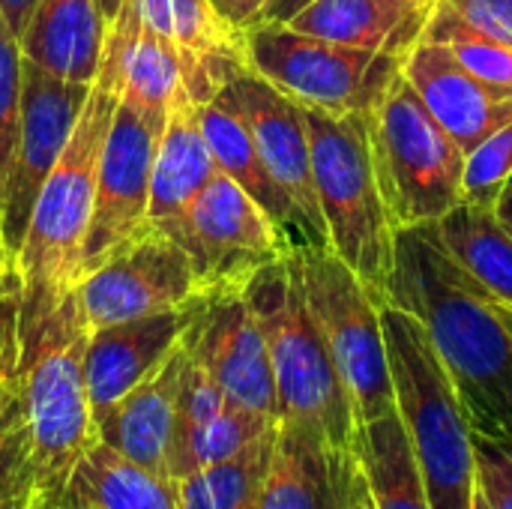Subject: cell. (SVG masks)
I'll list each match as a JSON object with an SVG mask.
<instances>
[{"label":"cell","instance_id":"cell-1","mask_svg":"<svg viewBox=\"0 0 512 509\" xmlns=\"http://www.w3.org/2000/svg\"><path fill=\"white\" fill-rule=\"evenodd\" d=\"M384 303L426 327L471 429L489 438H512L510 330L501 306L453 261L435 222L396 231Z\"/></svg>","mask_w":512,"mask_h":509},{"label":"cell","instance_id":"cell-2","mask_svg":"<svg viewBox=\"0 0 512 509\" xmlns=\"http://www.w3.org/2000/svg\"><path fill=\"white\" fill-rule=\"evenodd\" d=\"M90 321L78 285L24 282L18 309V378L33 435L27 509H57L81 459L99 441L87 396Z\"/></svg>","mask_w":512,"mask_h":509},{"label":"cell","instance_id":"cell-3","mask_svg":"<svg viewBox=\"0 0 512 509\" xmlns=\"http://www.w3.org/2000/svg\"><path fill=\"white\" fill-rule=\"evenodd\" d=\"M141 30L138 0H123L117 18L108 24L99 72L90 84L84 111L48 174L30 216V228L15 267L24 282L78 285L84 240L96 204V180L102 147L123 96V72L132 39Z\"/></svg>","mask_w":512,"mask_h":509},{"label":"cell","instance_id":"cell-4","mask_svg":"<svg viewBox=\"0 0 512 509\" xmlns=\"http://www.w3.org/2000/svg\"><path fill=\"white\" fill-rule=\"evenodd\" d=\"M267 336L279 423L315 432L339 459L357 456V417L309 312L294 252L267 264L243 288Z\"/></svg>","mask_w":512,"mask_h":509},{"label":"cell","instance_id":"cell-5","mask_svg":"<svg viewBox=\"0 0 512 509\" xmlns=\"http://www.w3.org/2000/svg\"><path fill=\"white\" fill-rule=\"evenodd\" d=\"M381 324L396 411L432 509H474V429L426 327L390 303H381Z\"/></svg>","mask_w":512,"mask_h":509},{"label":"cell","instance_id":"cell-6","mask_svg":"<svg viewBox=\"0 0 512 509\" xmlns=\"http://www.w3.org/2000/svg\"><path fill=\"white\" fill-rule=\"evenodd\" d=\"M312 144V180L327 225V249L375 294L387 297L396 225L381 192L366 114H327L303 108Z\"/></svg>","mask_w":512,"mask_h":509},{"label":"cell","instance_id":"cell-7","mask_svg":"<svg viewBox=\"0 0 512 509\" xmlns=\"http://www.w3.org/2000/svg\"><path fill=\"white\" fill-rule=\"evenodd\" d=\"M366 117L381 192L396 228L438 222L462 204L465 150L432 117L402 69Z\"/></svg>","mask_w":512,"mask_h":509},{"label":"cell","instance_id":"cell-8","mask_svg":"<svg viewBox=\"0 0 512 509\" xmlns=\"http://www.w3.org/2000/svg\"><path fill=\"white\" fill-rule=\"evenodd\" d=\"M309 312L351 399L357 426L396 411L381 303L330 249H294Z\"/></svg>","mask_w":512,"mask_h":509},{"label":"cell","instance_id":"cell-9","mask_svg":"<svg viewBox=\"0 0 512 509\" xmlns=\"http://www.w3.org/2000/svg\"><path fill=\"white\" fill-rule=\"evenodd\" d=\"M246 63L303 108L327 114H366L402 57L339 45L285 21H252L243 27Z\"/></svg>","mask_w":512,"mask_h":509},{"label":"cell","instance_id":"cell-10","mask_svg":"<svg viewBox=\"0 0 512 509\" xmlns=\"http://www.w3.org/2000/svg\"><path fill=\"white\" fill-rule=\"evenodd\" d=\"M90 330L186 309L204 297L189 252L168 231L144 222L78 279Z\"/></svg>","mask_w":512,"mask_h":509},{"label":"cell","instance_id":"cell-11","mask_svg":"<svg viewBox=\"0 0 512 509\" xmlns=\"http://www.w3.org/2000/svg\"><path fill=\"white\" fill-rule=\"evenodd\" d=\"M174 240L189 252L204 294L246 288L255 273L294 252L288 234L222 171L189 204Z\"/></svg>","mask_w":512,"mask_h":509},{"label":"cell","instance_id":"cell-12","mask_svg":"<svg viewBox=\"0 0 512 509\" xmlns=\"http://www.w3.org/2000/svg\"><path fill=\"white\" fill-rule=\"evenodd\" d=\"M90 96V84L66 81L42 66L24 60V93H21V129L6 180L0 237L15 261L24 246L33 207L39 192L54 171L81 111Z\"/></svg>","mask_w":512,"mask_h":509},{"label":"cell","instance_id":"cell-13","mask_svg":"<svg viewBox=\"0 0 512 509\" xmlns=\"http://www.w3.org/2000/svg\"><path fill=\"white\" fill-rule=\"evenodd\" d=\"M219 93L243 117L267 171L297 210L300 249H327L330 243L312 180V144L303 105L288 99L252 69L237 72Z\"/></svg>","mask_w":512,"mask_h":509},{"label":"cell","instance_id":"cell-14","mask_svg":"<svg viewBox=\"0 0 512 509\" xmlns=\"http://www.w3.org/2000/svg\"><path fill=\"white\" fill-rule=\"evenodd\" d=\"M162 126L165 123L147 117L120 96L99 159L96 204L84 240L81 276L93 270L111 249L144 228L150 207L153 156Z\"/></svg>","mask_w":512,"mask_h":509},{"label":"cell","instance_id":"cell-15","mask_svg":"<svg viewBox=\"0 0 512 509\" xmlns=\"http://www.w3.org/2000/svg\"><path fill=\"white\" fill-rule=\"evenodd\" d=\"M186 336L228 402L279 423L267 336L243 288L204 294Z\"/></svg>","mask_w":512,"mask_h":509},{"label":"cell","instance_id":"cell-16","mask_svg":"<svg viewBox=\"0 0 512 509\" xmlns=\"http://www.w3.org/2000/svg\"><path fill=\"white\" fill-rule=\"evenodd\" d=\"M402 75L465 153L512 120L510 93L483 84L441 42L420 39L411 45L402 57Z\"/></svg>","mask_w":512,"mask_h":509},{"label":"cell","instance_id":"cell-17","mask_svg":"<svg viewBox=\"0 0 512 509\" xmlns=\"http://www.w3.org/2000/svg\"><path fill=\"white\" fill-rule=\"evenodd\" d=\"M198 303L90 330L84 372L93 423L102 420L129 390H135L147 375L162 366V360L180 345V339L192 327Z\"/></svg>","mask_w":512,"mask_h":509},{"label":"cell","instance_id":"cell-18","mask_svg":"<svg viewBox=\"0 0 512 509\" xmlns=\"http://www.w3.org/2000/svg\"><path fill=\"white\" fill-rule=\"evenodd\" d=\"M189 363V339L183 336L180 345L162 360V366L147 375L135 390H129L102 420H96V435L123 459L171 477V441L177 426V402L180 387Z\"/></svg>","mask_w":512,"mask_h":509},{"label":"cell","instance_id":"cell-19","mask_svg":"<svg viewBox=\"0 0 512 509\" xmlns=\"http://www.w3.org/2000/svg\"><path fill=\"white\" fill-rule=\"evenodd\" d=\"M216 171V159L198 123V105L189 99V93H183L171 105L156 144L147 225L168 231L174 237L189 204L213 180Z\"/></svg>","mask_w":512,"mask_h":509},{"label":"cell","instance_id":"cell-20","mask_svg":"<svg viewBox=\"0 0 512 509\" xmlns=\"http://www.w3.org/2000/svg\"><path fill=\"white\" fill-rule=\"evenodd\" d=\"M105 33L99 0H39L21 33V54L57 78L93 84Z\"/></svg>","mask_w":512,"mask_h":509},{"label":"cell","instance_id":"cell-21","mask_svg":"<svg viewBox=\"0 0 512 509\" xmlns=\"http://www.w3.org/2000/svg\"><path fill=\"white\" fill-rule=\"evenodd\" d=\"M351 462L354 456L339 459L315 432L279 423L258 509H339Z\"/></svg>","mask_w":512,"mask_h":509},{"label":"cell","instance_id":"cell-22","mask_svg":"<svg viewBox=\"0 0 512 509\" xmlns=\"http://www.w3.org/2000/svg\"><path fill=\"white\" fill-rule=\"evenodd\" d=\"M429 15L432 9L393 0H312L285 24L339 45L405 57L423 39Z\"/></svg>","mask_w":512,"mask_h":509},{"label":"cell","instance_id":"cell-23","mask_svg":"<svg viewBox=\"0 0 512 509\" xmlns=\"http://www.w3.org/2000/svg\"><path fill=\"white\" fill-rule=\"evenodd\" d=\"M198 123L207 138V147L216 159V168L231 177L291 240L294 249H300V219L291 207L288 195L279 189L273 174L267 171L243 117L234 111V105L216 93L210 102L198 105Z\"/></svg>","mask_w":512,"mask_h":509},{"label":"cell","instance_id":"cell-24","mask_svg":"<svg viewBox=\"0 0 512 509\" xmlns=\"http://www.w3.org/2000/svg\"><path fill=\"white\" fill-rule=\"evenodd\" d=\"M435 225L453 261L495 303L512 309V234L498 222L495 210L462 201Z\"/></svg>","mask_w":512,"mask_h":509},{"label":"cell","instance_id":"cell-25","mask_svg":"<svg viewBox=\"0 0 512 509\" xmlns=\"http://www.w3.org/2000/svg\"><path fill=\"white\" fill-rule=\"evenodd\" d=\"M357 462L369 480L375 509H432L399 411L360 426Z\"/></svg>","mask_w":512,"mask_h":509},{"label":"cell","instance_id":"cell-26","mask_svg":"<svg viewBox=\"0 0 512 509\" xmlns=\"http://www.w3.org/2000/svg\"><path fill=\"white\" fill-rule=\"evenodd\" d=\"M75 480L99 509H183L177 480L123 459L102 441L81 459Z\"/></svg>","mask_w":512,"mask_h":509},{"label":"cell","instance_id":"cell-27","mask_svg":"<svg viewBox=\"0 0 512 509\" xmlns=\"http://www.w3.org/2000/svg\"><path fill=\"white\" fill-rule=\"evenodd\" d=\"M279 426V423H276ZM276 426L252 441L243 453L177 480L183 509H258L261 483L273 456Z\"/></svg>","mask_w":512,"mask_h":509},{"label":"cell","instance_id":"cell-28","mask_svg":"<svg viewBox=\"0 0 512 509\" xmlns=\"http://www.w3.org/2000/svg\"><path fill=\"white\" fill-rule=\"evenodd\" d=\"M186 93L183 84V60L171 39L159 36L144 24L129 45L126 72H123V99L144 111L147 117L165 123L171 105Z\"/></svg>","mask_w":512,"mask_h":509},{"label":"cell","instance_id":"cell-29","mask_svg":"<svg viewBox=\"0 0 512 509\" xmlns=\"http://www.w3.org/2000/svg\"><path fill=\"white\" fill-rule=\"evenodd\" d=\"M273 426H276V420H267L261 414H252V411L228 402L204 426H198L195 432H189L171 444L168 474H171V480H183L195 471L219 465V462L243 453L252 441H258Z\"/></svg>","mask_w":512,"mask_h":509},{"label":"cell","instance_id":"cell-30","mask_svg":"<svg viewBox=\"0 0 512 509\" xmlns=\"http://www.w3.org/2000/svg\"><path fill=\"white\" fill-rule=\"evenodd\" d=\"M423 39L441 42L471 75H477L483 84L510 93L512 96V48L480 33L471 27L462 15H456L444 0L432 9Z\"/></svg>","mask_w":512,"mask_h":509},{"label":"cell","instance_id":"cell-31","mask_svg":"<svg viewBox=\"0 0 512 509\" xmlns=\"http://www.w3.org/2000/svg\"><path fill=\"white\" fill-rule=\"evenodd\" d=\"M33 489V435L18 369L0 381V501L30 504Z\"/></svg>","mask_w":512,"mask_h":509},{"label":"cell","instance_id":"cell-32","mask_svg":"<svg viewBox=\"0 0 512 509\" xmlns=\"http://www.w3.org/2000/svg\"><path fill=\"white\" fill-rule=\"evenodd\" d=\"M21 93H24V54L21 42L0 12V210L6 180L21 129Z\"/></svg>","mask_w":512,"mask_h":509},{"label":"cell","instance_id":"cell-33","mask_svg":"<svg viewBox=\"0 0 512 509\" xmlns=\"http://www.w3.org/2000/svg\"><path fill=\"white\" fill-rule=\"evenodd\" d=\"M512 180V120L465 153L462 201L492 210Z\"/></svg>","mask_w":512,"mask_h":509},{"label":"cell","instance_id":"cell-34","mask_svg":"<svg viewBox=\"0 0 512 509\" xmlns=\"http://www.w3.org/2000/svg\"><path fill=\"white\" fill-rule=\"evenodd\" d=\"M477 489L492 509H512V438L474 432Z\"/></svg>","mask_w":512,"mask_h":509},{"label":"cell","instance_id":"cell-35","mask_svg":"<svg viewBox=\"0 0 512 509\" xmlns=\"http://www.w3.org/2000/svg\"><path fill=\"white\" fill-rule=\"evenodd\" d=\"M24 279L12 264L0 276V381L18 369V309H21Z\"/></svg>","mask_w":512,"mask_h":509},{"label":"cell","instance_id":"cell-36","mask_svg":"<svg viewBox=\"0 0 512 509\" xmlns=\"http://www.w3.org/2000/svg\"><path fill=\"white\" fill-rule=\"evenodd\" d=\"M480 33L512 48V0H444Z\"/></svg>","mask_w":512,"mask_h":509},{"label":"cell","instance_id":"cell-37","mask_svg":"<svg viewBox=\"0 0 512 509\" xmlns=\"http://www.w3.org/2000/svg\"><path fill=\"white\" fill-rule=\"evenodd\" d=\"M339 509H375L369 480H366V474H363V468H360L357 456H354V462H351V465H348V471H345Z\"/></svg>","mask_w":512,"mask_h":509},{"label":"cell","instance_id":"cell-38","mask_svg":"<svg viewBox=\"0 0 512 509\" xmlns=\"http://www.w3.org/2000/svg\"><path fill=\"white\" fill-rule=\"evenodd\" d=\"M216 6H219V12L225 15V18H231L237 27H246V24H252L258 15H261V9L270 3V0H213Z\"/></svg>","mask_w":512,"mask_h":509},{"label":"cell","instance_id":"cell-39","mask_svg":"<svg viewBox=\"0 0 512 509\" xmlns=\"http://www.w3.org/2000/svg\"><path fill=\"white\" fill-rule=\"evenodd\" d=\"M36 3L39 0H0V12L6 18V24L12 27V33L18 36V42H21V33L27 30V21H30Z\"/></svg>","mask_w":512,"mask_h":509},{"label":"cell","instance_id":"cell-40","mask_svg":"<svg viewBox=\"0 0 512 509\" xmlns=\"http://www.w3.org/2000/svg\"><path fill=\"white\" fill-rule=\"evenodd\" d=\"M312 0H270L255 21H291L300 9H306Z\"/></svg>","mask_w":512,"mask_h":509},{"label":"cell","instance_id":"cell-41","mask_svg":"<svg viewBox=\"0 0 512 509\" xmlns=\"http://www.w3.org/2000/svg\"><path fill=\"white\" fill-rule=\"evenodd\" d=\"M57 509H99L93 504V498L84 492V486L72 477V483H69V489H66V495H63V501L57 504Z\"/></svg>","mask_w":512,"mask_h":509},{"label":"cell","instance_id":"cell-42","mask_svg":"<svg viewBox=\"0 0 512 509\" xmlns=\"http://www.w3.org/2000/svg\"><path fill=\"white\" fill-rule=\"evenodd\" d=\"M492 210H495L498 222H501V225H504V228L512 234V180L507 183V189L501 192V198L495 201V207H492Z\"/></svg>","mask_w":512,"mask_h":509},{"label":"cell","instance_id":"cell-43","mask_svg":"<svg viewBox=\"0 0 512 509\" xmlns=\"http://www.w3.org/2000/svg\"><path fill=\"white\" fill-rule=\"evenodd\" d=\"M120 6H123V0H99V9H102V15H105V21H108V24L117 18Z\"/></svg>","mask_w":512,"mask_h":509},{"label":"cell","instance_id":"cell-44","mask_svg":"<svg viewBox=\"0 0 512 509\" xmlns=\"http://www.w3.org/2000/svg\"><path fill=\"white\" fill-rule=\"evenodd\" d=\"M15 261H12V255H9V249H6V243H3V237H0V276L12 267Z\"/></svg>","mask_w":512,"mask_h":509},{"label":"cell","instance_id":"cell-45","mask_svg":"<svg viewBox=\"0 0 512 509\" xmlns=\"http://www.w3.org/2000/svg\"><path fill=\"white\" fill-rule=\"evenodd\" d=\"M393 3L414 6V9H435V6H438V0H393Z\"/></svg>","mask_w":512,"mask_h":509},{"label":"cell","instance_id":"cell-46","mask_svg":"<svg viewBox=\"0 0 512 509\" xmlns=\"http://www.w3.org/2000/svg\"><path fill=\"white\" fill-rule=\"evenodd\" d=\"M501 306V303H498ZM501 318H504V324H507V330H510L512 336V309L510 306H501Z\"/></svg>","mask_w":512,"mask_h":509},{"label":"cell","instance_id":"cell-47","mask_svg":"<svg viewBox=\"0 0 512 509\" xmlns=\"http://www.w3.org/2000/svg\"><path fill=\"white\" fill-rule=\"evenodd\" d=\"M474 509H492L489 507V501L483 498V492L477 489V495H474Z\"/></svg>","mask_w":512,"mask_h":509},{"label":"cell","instance_id":"cell-48","mask_svg":"<svg viewBox=\"0 0 512 509\" xmlns=\"http://www.w3.org/2000/svg\"><path fill=\"white\" fill-rule=\"evenodd\" d=\"M0 509H27L21 501H0Z\"/></svg>","mask_w":512,"mask_h":509}]
</instances>
